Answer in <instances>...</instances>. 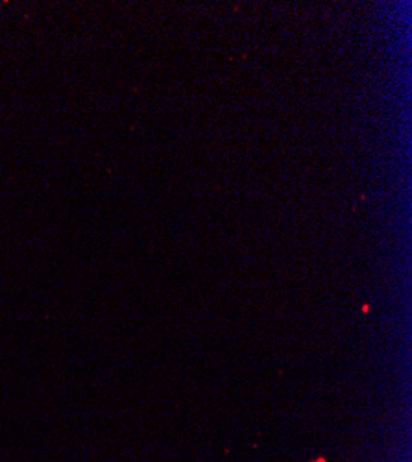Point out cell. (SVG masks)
Segmentation results:
<instances>
[{
    "instance_id": "6da1fadb",
    "label": "cell",
    "mask_w": 412,
    "mask_h": 462,
    "mask_svg": "<svg viewBox=\"0 0 412 462\" xmlns=\"http://www.w3.org/2000/svg\"><path fill=\"white\" fill-rule=\"evenodd\" d=\"M318 462H326V461H318Z\"/></svg>"
}]
</instances>
